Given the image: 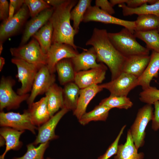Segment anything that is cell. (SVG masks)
<instances>
[{"label":"cell","mask_w":159,"mask_h":159,"mask_svg":"<svg viewBox=\"0 0 159 159\" xmlns=\"http://www.w3.org/2000/svg\"><path fill=\"white\" fill-rule=\"evenodd\" d=\"M15 81L10 77L3 76L0 81V110H7L18 108L21 103L27 100L30 94L28 93L19 95L13 89Z\"/></svg>","instance_id":"5b68a950"},{"label":"cell","mask_w":159,"mask_h":159,"mask_svg":"<svg viewBox=\"0 0 159 159\" xmlns=\"http://www.w3.org/2000/svg\"><path fill=\"white\" fill-rule=\"evenodd\" d=\"M5 63V59L2 57H0V71L1 72L2 70L3 67Z\"/></svg>","instance_id":"ee69618b"},{"label":"cell","mask_w":159,"mask_h":159,"mask_svg":"<svg viewBox=\"0 0 159 159\" xmlns=\"http://www.w3.org/2000/svg\"><path fill=\"white\" fill-rule=\"evenodd\" d=\"M24 4L27 7L32 18L36 16L44 10L51 7L45 0H24Z\"/></svg>","instance_id":"e575fe53"},{"label":"cell","mask_w":159,"mask_h":159,"mask_svg":"<svg viewBox=\"0 0 159 159\" xmlns=\"http://www.w3.org/2000/svg\"><path fill=\"white\" fill-rule=\"evenodd\" d=\"M0 125L1 127H9L19 131L28 130L34 135L38 129L32 122L28 110H24L22 114L12 112H1Z\"/></svg>","instance_id":"ba28073f"},{"label":"cell","mask_w":159,"mask_h":159,"mask_svg":"<svg viewBox=\"0 0 159 159\" xmlns=\"http://www.w3.org/2000/svg\"><path fill=\"white\" fill-rule=\"evenodd\" d=\"M45 1L51 6L55 8L62 4L65 0H46Z\"/></svg>","instance_id":"7bdbcfd3"},{"label":"cell","mask_w":159,"mask_h":159,"mask_svg":"<svg viewBox=\"0 0 159 159\" xmlns=\"http://www.w3.org/2000/svg\"><path fill=\"white\" fill-rule=\"evenodd\" d=\"M9 4L6 0H0V19L2 21L7 20L8 19Z\"/></svg>","instance_id":"ab89813d"},{"label":"cell","mask_w":159,"mask_h":159,"mask_svg":"<svg viewBox=\"0 0 159 159\" xmlns=\"http://www.w3.org/2000/svg\"><path fill=\"white\" fill-rule=\"evenodd\" d=\"M107 67L104 64L99 67L76 72L74 82L80 89L98 85L105 80Z\"/></svg>","instance_id":"9a60e30c"},{"label":"cell","mask_w":159,"mask_h":159,"mask_svg":"<svg viewBox=\"0 0 159 159\" xmlns=\"http://www.w3.org/2000/svg\"><path fill=\"white\" fill-rule=\"evenodd\" d=\"M107 30L95 28L90 38L86 43L95 49L97 62L105 64L111 74V80L115 79L122 72L126 59L114 47L110 40Z\"/></svg>","instance_id":"6da1fadb"},{"label":"cell","mask_w":159,"mask_h":159,"mask_svg":"<svg viewBox=\"0 0 159 159\" xmlns=\"http://www.w3.org/2000/svg\"><path fill=\"white\" fill-rule=\"evenodd\" d=\"M55 80V75L49 72L47 65L41 67L35 76L31 93L26 100L28 106L34 102L38 95L45 93Z\"/></svg>","instance_id":"7c38bea8"},{"label":"cell","mask_w":159,"mask_h":159,"mask_svg":"<svg viewBox=\"0 0 159 159\" xmlns=\"http://www.w3.org/2000/svg\"><path fill=\"white\" fill-rule=\"evenodd\" d=\"M103 89L100 85H93L80 89L77 106L73 114L79 120L86 112L87 106L91 100Z\"/></svg>","instance_id":"ffe728a7"},{"label":"cell","mask_w":159,"mask_h":159,"mask_svg":"<svg viewBox=\"0 0 159 159\" xmlns=\"http://www.w3.org/2000/svg\"><path fill=\"white\" fill-rule=\"evenodd\" d=\"M158 32H159V28L158 29Z\"/></svg>","instance_id":"c3c4849f"},{"label":"cell","mask_w":159,"mask_h":159,"mask_svg":"<svg viewBox=\"0 0 159 159\" xmlns=\"http://www.w3.org/2000/svg\"><path fill=\"white\" fill-rule=\"evenodd\" d=\"M153 108L151 104H146L140 108L129 129L134 143L138 150L144 144L145 129L149 122L153 119Z\"/></svg>","instance_id":"8992f818"},{"label":"cell","mask_w":159,"mask_h":159,"mask_svg":"<svg viewBox=\"0 0 159 159\" xmlns=\"http://www.w3.org/2000/svg\"><path fill=\"white\" fill-rule=\"evenodd\" d=\"M46 159H52V158H46Z\"/></svg>","instance_id":"7dc6e473"},{"label":"cell","mask_w":159,"mask_h":159,"mask_svg":"<svg viewBox=\"0 0 159 159\" xmlns=\"http://www.w3.org/2000/svg\"><path fill=\"white\" fill-rule=\"evenodd\" d=\"M78 53L77 50L65 44L54 43L52 44L47 54V65L49 72L54 74L55 66L61 60L65 58H72Z\"/></svg>","instance_id":"4fadbf2b"},{"label":"cell","mask_w":159,"mask_h":159,"mask_svg":"<svg viewBox=\"0 0 159 159\" xmlns=\"http://www.w3.org/2000/svg\"><path fill=\"white\" fill-rule=\"evenodd\" d=\"M6 144V141L4 138L0 135V147L3 146Z\"/></svg>","instance_id":"f6af8a7d"},{"label":"cell","mask_w":159,"mask_h":159,"mask_svg":"<svg viewBox=\"0 0 159 159\" xmlns=\"http://www.w3.org/2000/svg\"><path fill=\"white\" fill-rule=\"evenodd\" d=\"M53 11V7L47 9L28 21L21 38V46L26 44L31 37L49 21Z\"/></svg>","instance_id":"2e32d148"},{"label":"cell","mask_w":159,"mask_h":159,"mask_svg":"<svg viewBox=\"0 0 159 159\" xmlns=\"http://www.w3.org/2000/svg\"><path fill=\"white\" fill-rule=\"evenodd\" d=\"M134 34L136 38L144 42L146 48L159 52V33L158 29L145 32L134 31Z\"/></svg>","instance_id":"4dcf8cb0"},{"label":"cell","mask_w":159,"mask_h":159,"mask_svg":"<svg viewBox=\"0 0 159 159\" xmlns=\"http://www.w3.org/2000/svg\"><path fill=\"white\" fill-rule=\"evenodd\" d=\"M91 21L121 26L127 29L133 34L135 28V21L126 20L114 17L102 10L95 5L90 6L88 8L82 21L86 23Z\"/></svg>","instance_id":"9c48e42d"},{"label":"cell","mask_w":159,"mask_h":159,"mask_svg":"<svg viewBox=\"0 0 159 159\" xmlns=\"http://www.w3.org/2000/svg\"><path fill=\"white\" fill-rule=\"evenodd\" d=\"M77 0H65L57 7L49 21L53 28L52 44L57 43L69 45L77 50L78 47L74 43V36L77 33L70 24L71 12L76 5Z\"/></svg>","instance_id":"7a4b0ae2"},{"label":"cell","mask_w":159,"mask_h":159,"mask_svg":"<svg viewBox=\"0 0 159 159\" xmlns=\"http://www.w3.org/2000/svg\"><path fill=\"white\" fill-rule=\"evenodd\" d=\"M95 5L102 10L112 15L115 13V10L110 2L107 0H96Z\"/></svg>","instance_id":"f35d334b"},{"label":"cell","mask_w":159,"mask_h":159,"mask_svg":"<svg viewBox=\"0 0 159 159\" xmlns=\"http://www.w3.org/2000/svg\"><path fill=\"white\" fill-rule=\"evenodd\" d=\"M27 110L32 122L36 126H40L51 117L48 109L47 99L46 96L33 103Z\"/></svg>","instance_id":"d6986e66"},{"label":"cell","mask_w":159,"mask_h":159,"mask_svg":"<svg viewBox=\"0 0 159 159\" xmlns=\"http://www.w3.org/2000/svg\"><path fill=\"white\" fill-rule=\"evenodd\" d=\"M11 55L40 68L47 65V56L42 51L39 43L34 38L28 43L18 47L11 48Z\"/></svg>","instance_id":"277c9868"},{"label":"cell","mask_w":159,"mask_h":159,"mask_svg":"<svg viewBox=\"0 0 159 159\" xmlns=\"http://www.w3.org/2000/svg\"><path fill=\"white\" fill-rule=\"evenodd\" d=\"M29 15L28 9L24 4L11 19L2 21L0 26V42L3 43L19 31Z\"/></svg>","instance_id":"8fae6325"},{"label":"cell","mask_w":159,"mask_h":159,"mask_svg":"<svg viewBox=\"0 0 159 159\" xmlns=\"http://www.w3.org/2000/svg\"><path fill=\"white\" fill-rule=\"evenodd\" d=\"M55 68L61 85H64L74 82L76 72L71 59L65 58L61 60L57 63Z\"/></svg>","instance_id":"d4e9b609"},{"label":"cell","mask_w":159,"mask_h":159,"mask_svg":"<svg viewBox=\"0 0 159 159\" xmlns=\"http://www.w3.org/2000/svg\"><path fill=\"white\" fill-rule=\"evenodd\" d=\"M156 0H110V2L113 7L117 4H126L128 7L135 8L138 7L143 4L148 3L152 4L155 3Z\"/></svg>","instance_id":"74e56055"},{"label":"cell","mask_w":159,"mask_h":159,"mask_svg":"<svg viewBox=\"0 0 159 159\" xmlns=\"http://www.w3.org/2000/svg\"><path fill=\"white\" fill-rule=\"evenodd\" d=\"M24 131L7 127H2L0 128V135L5 140L6 147L4 152L0 155V159H4L6 154L10 150H16L20 148L22 143L20 140V138Z\"/></svg>","instance_id":"7402d4cb"},{"label":"cell","mask_w":159,"mask_h":159,"mask_svg":"<svg viewBox=\"0 0 159 159\" xmlns=\"http://www.w3.org/2000/svg\"><path fill=\"white\" fill-rule=\"evenodd\" d=\"M99 104L105 106L111 109L114 108L127 110L131 107L133 103L127 96L110 95L101 101Z\"/></svg>","instance_id":"d6a6232c"},{"label":"cell","mask_w":159,"mask_h":159,"mask_svg":"<svg viewBox=\"0 0 159 159\" xmlns=\"http://www.w3.org/2000/svg\"><path fill=\"white\" fill-rule=\"evenodd\" d=\"M100 85L103 89L108 90L110 95L127 96L131 90L138 86V80L132 75L122 72L115 79Z\"/></svg>","instance_id":"30bf717a"},{"label":"cell","mask_w":159,"mask_h":159,"mask_svg":"<svg viewBox=\"0 0 159 159\" xmlns=\"http://www.w3.org/2000/svg\"><path fill=\"white\" fill-rule=\"evenodd\" d=\"M53 28L49 21L33 36L39 43L42 51L47 54L52 44Z\"/></svg>","instance_id":"83f0119b"},{"label":"cell","mask_w":159,"mask_h":159,"mask_svg":"<svg viewBox=\"0 0 159 159\" xmlns=\"http://www.w3.org/2000/svg\"><path fill=\"white\" fill-rule=\"evenodd\" d=\"M3 43L2 42H0V55L1 54L3 49Z\"/></svg>","instance_id":"bcb514c9"},{"label":"cell","mask_w":159,"mask_h":159,"mask_svg":"<svg viewBox=\"0 0 159 159\" xmlns=\"http://www.w3.org/2000/svg\"><path fill=\"white\" fill-rule=\"evenodd\" d=\"M139 99L146 104H153L155 102L159 101V89L150 86L140 92Z\"/></svg>","instance_id":"d590c367"},{"label":"cell","mask_w":159,"mask_h":159,"mask_svg":"<svg viewBox=\"0 0 159 159\" xmlns=\"http://www.w3.org/2000/svg\"><path fill=\"white\" fill-rule=\"evenodd\" d=\"M71 59L76 73L99 67L103 64L97 63L96 53L92 47L88 49H85Z\"/></svg>","instance_id":"e0dca14e"},{"label":"cell","mask_w":159,"mask_h":159,"mask_svg":"<svg viewBox=\"0 0 159 159\" xmlns=\"http://www.w3.org/2000/svg\"><path fill=\"white\" fill-rule=\"evenodd\" d=\"M145 3L140 6L135 8L128 7L125 4L118 5L122 9L124 16H130L136 14L138 15L153 14L159 17V0H156L154 3L148 4Z\"/></svg>","instance_id":"484cf974"},{"label":"cell","mask_w":159,"mask_h":159,"mask_svg":"<svg viewBox=\"0 0 159 159\" xmlns=\"http://www.w3.org/2000/svg\"><path fill=\"white\" fill-rule=\"evenodd\" d=\"M11 61L16 66L17 73L16 77L21 84V87L17 89L16 93L19 95L28 94L31 92L35 76L40 68L23 60L14 57L11 59Z\"/></svg>","instance_id":"52a82bcc"},{"label":"cell","mask_w":159,"mask_h":159,"mask_svg":"<svg viewBox=\"0 0 159 159\" xmlns=\"http://www.w3.org/2000/svg\"><path fill=\"white\" fill-rule=\"evenodd\" d=\"M109 38L115 48L126 57L130 56L149 55V50L137 41L134 34L123 28L116 33H108Z\"/></svg>","instance_id":"3957f363"},{"label":"cell","mask_w":159,"mask_h":159,"mask_svg":"<svg viewBox=\"0 0 159 159\" xmlns=\"http://www.w3.org/2000/svg\"><path fill=\"white\" fill-rule=\"evenodd\" d=\"M47 99V107L50 117L59 109L64 108L63 88L55 83L53 84L45 93Z\"/></svg>","instance_id":"603a6c76"},{"label":"cell","mask_w":159,"mask_h":159,"mask_svg":"<svg viewBox=\"0 0 159 159\" xmlns=\"http://www.w3.org/2000/svg\"><path fill=\"white\" fill-rule=\"evenodd\" d=\"M150 58L149 55H136L127 57L122 72L129 74L138 78L145 70Z\"/></svg>","instance_id":"ac0fdd59"},{"label":"cell","mask_w":159,"mask_h":159,"mask_svg":"<svg viewBox=\"0 0 159 159\" xmlns=\"http://www.w3.org/2000/svg\"><path fill=\"white\" fill-rule=\"evenodd\" d=\"M126 126V125H125L122 127L114 142L109 146L105 153L100 156L97 159H108L113 155L116 154L117 150L119 140Z\"/></svg>","instance_id":"8d00e7d4"},{"label":"cell","mask_w":159,"mask_h":159,"mask_svg":"<svg viewBox=\"0 0 159 159\" xmlns=\"http://www.w3.org/2000/svg\"><path fill=\"white\" fill-rule=\"evenodd\" d=\"M69 111L66 108H63L39 127L38 134L32 143L36 145L58 138V136L55 133L56 128L61 118Z\"/></svg>","instance_id":"5bb4252c"},{"label":"cell","mask_w":159,"mask_h":159,"mask_svg":"<svg viewBox=\"0 0 159 159\" xmlns=\"http://www.w3.org/2000/svg\"><path fill=\"white\" fill-rule=\"evenodd\" d=\"M49 144V142H48L41 143L35 147L32 143L29 144L26 146L27 151L24 155L12 159H44V154Z\"/></svg>","instance_id":"836d02e7"},{"label":"cell","mask_w":159,"mask_h":159,"mask_svg":"<svg viewBox=\"0 0 159 159\" xmlns=\"http://www.w3.org/2000/svg\"><path fill=\"white\" fill-rule=\"evenodd\" d=\"M80 89L74 82L68 83L63 88L64 108L73 111L75 109Z\"/></svg>","instance_id":"4316f807"},{"label":"cell","mask_w":159,"mask_h":159,"mask_svg":"<svg viewBox=\"0 0 159 159\" xmlns=\"http://www.w3.org/2000/svg\"><path fill=\"white\" fill-rule=\"evenodd\" d=\"M92 0H80L71 11V20L73 21V27L77 33L80 23L83 21L85 14L91 6Z\"/></svg>","instance_id":"1f68e13d"},{"label":"cell","mask_w":159,"mask_h":159,"mask_svg":"<svg viewBox=\"0 0 159 159\" xmlns=\"http://www.w3.org/2000/svg\"><path fill=\"white\" fill-rule=\"evenodd\" d=\"M154 105L155 110L152 120V128L155 131L159 129V101L155 102Z\"/></svg>","instance_id":"60d3db41"},{"label":"cell","mask_w":159,"mask_h":159,"mask_svg":"<svg viewBox=\"0 0 159 159\" xmlns=\"http://www.w3.org/2000/svg\"><path fill=\"white\" fill-rule=\"evenodd\" d=\"M24 0H10L9 4L14 7L15 11H18L24 4Z\"/></svg>","instance_id":"b9f144b4"},{"label":"cell","mask_w":159,"mask_h":159,"mask_svg":"<svg viewBox=\"0 0 159 159\" xmlns=\"http://www.w3.org/2000/svg\"><path fill=\"white\" fill-rule=\"evenodd\" d=\"M149 62L142 75L138 78V85L143 90L149 87L151 81L154 77H158L159 70V52L153 51Z\"/></svg>","instance_id":"44dd1931"},{"label":"cell","mask_w":159,"mask_h":159,"mask_svg":"<svg viewBox=\"0 0 159 159\" xmlns=\"http://www.w3.org/2000/svg\"><path fill=\"white\" fill-rule=\"evenodd\" d=\"M143 153H138L133 142L130 130L127 131L125 142L118 145L114 159H143Z\"/></svg>","instance_id":"cb8c5ba5"},{"label":"cell","mask_w":159,"mask_h":159,"mask_svg":"<svg viewBox=\"0 0 159 159\" xmlns=\"http://www.w3.org/2000/svg\"><path fill=\"white\" fill-rule=\"evenodd\" d=\"M111 109L104 105L99 104L87 112H86L79 120V123L83 125L92 121H105Z\"/></svg>","instance_id":"f1b7e54d"},{"label":"cell","mask_w":159,"mask_h":159,"mask_svg":"<svg viewBox=\"0 0 159 159\" xmlns=\"http://www.w3.org/2000/svg\"><path fill=\"white\" fill-rule=\"evenodd\" d=\"M135 22V31L145 32L159 28V17L154 15H138Z\"/></svg>","instance_id":"f546056e"}]
</instances>
